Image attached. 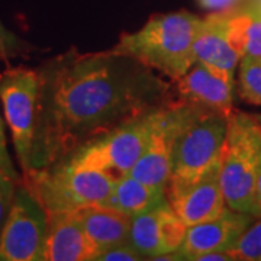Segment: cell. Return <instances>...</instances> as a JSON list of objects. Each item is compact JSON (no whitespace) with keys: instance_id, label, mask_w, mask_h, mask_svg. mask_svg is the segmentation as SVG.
<instances>
[{"instance_id":"cell-1","label":"cell","mask_w":261,"mask_h":261,"mask_svg":"<svg viewBox=\"0 0 261 261\" xmlns=\"http://www.w3.org/2000/svg\"><path fill=\"white\" fill-rule=\"evenodd\" d=\"M39 97L31 171L149 109L173 103V86L155 70L112 49L75 48L38 68Z\"/></svg>"},{"instance_id":"cell-2","label":"cell","mask_w":261,"mask_h":261,"mask_svg":"<svg viewBox=\"0 0 261 261\" xmlns=\"http://www.w3.org/2000/svg\"><path fill=\"white\" fill-rule=\"evenodd\" d=\"M202 19L190 12L152 16L135 32L122 34L112 51L177 80L196 63L195 41Z\"/></svg>"},{"instance_id":"cell-3","label":"cell","mask_w":261,"mask_h":261,"mask_svg":"<svg viewBox=\"0 0 261 261\" xmlns=\"http://www.w3.org/2000/svg\"><path fill=\"white\" fill-rule=\"evenodd\" d=\"M164 106L149 109L96 135L56 163L73 170L106 171L115 177L128 174L147 148Z\"/></svg>"},{"instance_id":"cell-4","label":"cell","mask_w":261,"mask_h":261,"mask_svg":"<svg viewBox=\"0 0 261 261\" xmlns=\"http://www.w3.org/2000/svg\"><path fill=\"white\" fill-rule=\"evenodd\" d=\"M228 116L195 108L178 132L166 195L195 183L221 166Z\"/></svg>"},{"instance_id":"cell-5","label":"cell","mask_w":261,"mask_h":261,"mask_svg":"<svg viewBox=\"0 0 261 261\" xmlns=\"http://www.w3.org/2000/svg\"><path fill=\"white\" fill-rule=\"evenodd\" d=\"M261 164V126L255 115L231 113L225 137L219 180L226 206L250 214Z\"/></svg>"},{"instance_id":"cell-6","label":"cell","mask_w":261,"mask_h":261,"mask_svg":"<svg viewBox=\"0 0 261 261\" xmlns=\"http://www.w3.org/2000/svg\"><path fill=\"white\" fill-rule=\"evenodd\" d=\"M115 178L106 171L73 170L58 163L22 174V181L34 192L47 212L103 205Z\"/></svg>"},{"instance_id":"cell-7","label":"cell","mask_w":261,"mask_h":261,"mask_svg":"<svg viewBox=\"0 0 261 261\" xmlns=\"http://www.w3.org/2000/svg\"><path fill=\"white\" fill-rule=\"evenodd\" d=\"M39 97L38 70L15 67L0 73V103L22 174L31 171Z\"/></svg>"},{"instance_id":"cell-8","label":"cell","mask_w":261,"mask_h":261,"mask_svg":"<svg viewBox=\"0 0 261 261\" xmlns=\"http://www.w3.org/2000/svg\"><path fill=\"white\" fill-rule=\"evenodd\" d=\"M48 212L22 180L0 231V261H44Z\"/></svg>"},{"instance_id":"cell-9","label":"cell","mask_w":261,"mask_h":261,"mask_svg":"<svg viewBox=\"0 0 261 261\" xmlns=\"http://www.w3.org/2000/svg\"><path fill=\"white\" fill-rule=\"evenodd\" d=\"M195 108L176 102L166 105L147 148L128 174L149 186L166 189L170 177L174 142Z\"/></svg>"},{"instance_id":"cell-10","label":"cell","mask_w":261,"mask_h":261,"mask_svg":"<svg viewBox=\"0 0 261 261\" xmlns=\"http://www.w3.org/2000/svg\"><path fill=\"white\" fill-rule=\"evenodd\" d=\"M233 75L196 61L173 86V102L231 116L233 112Z\"/></svg>"},{"instance_id":"cell-11","label":"cell","mask_w":261,"mask_h":261,"mask_svg":"<svg viewBox=\"0 0 261 261\" xmlns=\"http://www.w3.org/2000/svg\"><path fill=\"white\" fill-rule=\"evenodd\" d=\"M187 228L166 199L147 212L130 218L128 241L148 260L159 254L178 251L186 238Z\"/></svg>"},{"instance_id":"cell-12","label":"cell","mask_w":261,"mask_h":261,"mask_svg":"<svg viewBox=\"0 0 261 261\" xmlns=\"http://www.w3.org/2000/svg\"><path fill=\"white\" fill-rule=\"evenodd\" d=\"M252 221L254 218L250 214L226 207L214 219L189 226L186 238L178 251L185 255V260L189 261H193L195 257L205 252H228Z\"/></svg>"},{"instance_id":"cell-13","label":"cell","mask_w":261,"mask_h":261,"mask_svg":"<svg viewBox=\"0 0 261 261\" xmlns=\"http://www.w3.org/2000/svg\"><path fill=\"white\" fill-rule=\"evenodd\" d=\"M167 199L173 211L187 226L211 221L228 207L221 187L219 167L195 183L167 193Z\"/></svg>"},{"instance_id":"cell-14","label":"cell","mask_w":261,"mask_h":261,"mask_svg":"<svg viewBox=\"0 0 261 261\" xmlns=\"http://www.w3.org/2000/svg\"><path fill=\"white\" fill-rule=\"evenodd\" d=\"M97 248L86 237L73 211L48 212L44 261H94Z\"/></svg>"},{"instance_id":"cell-15","label":"cell","mask_w":261,"mask_h":261,"mask_svg":"<svg viewBox=\"0 0 261 261\" xmlns=\"http://www.w3.org/2000/svg\"><path fill=\"white\" fill-rule=\"evenodd\" d=\"M196 61L233 75L241 57L229 35L228 12H212L200 22L195 41Z\"/></svg>"},{"instance_id":"cell-16","label":"cell","mask_w":261,"mask_h":261,"mask_svg":"<svg viewBox=\"0 0 261 261\" xmlns=\"http://www.w3.org/2000/svg\"><path fill=\"white\" fill-rule=\"evenodd\" d=\"M75 221L86 237L94 244L97 252L128 241L130 216L105 205H89L73 211Z\"/></svg>"},{"instance_id":"cell-17","label":"cell","mask_w":261,"mask_h":261,"mask_svg":"<svg viewBox=\"0 0 261 261\" xmlns=\"http://www.w3.org/2000/svg\"><path fill=\"white\" fill-rule=\"evenodd\" d=\"M166 199V189L149 186L130 174H122L115 178L112 190L103 205L132 218L152 209Z\"/></svg>"},{"instance_id":"cell-18","label":"cell","mask_w":261,"mask_h":261,"mask_svg":"<svg viewBox=\"0 0 261 261\" xmlns=\"http://www.w3.org/2000/svg\"><path fill=\"white\" fill-rule=\"evenodd\" d=\"M229 35L243 58H261V5L228 10Z\"/></svg>"},{"instance_id":"cell-19","label":"cell","mask_w":261,"mask_h":261,"mask_svg":"<svg viewBox=\"0 0 261 261\" xmlns=\"http://www.w3.org/2000/svg\"><path fill=\"white\" fill-rule=\"evenodd\" d=\"M238 93L247 103L261 106V58H243L240 61Z\"/></svg>"},{"instance_id":"cell-20","label":"cell","mask_w":261,"mask_h":261,"mask_svg":"<svg viewBox=\"0 0 261 261\" xmlns=\"http://www.w3.org/2000/svg\"><path fill=\"white\" fill-rule=\"evenodd\" d=\"M228 252L233 261H261V219L252 221Z\"/></svg>"},{"instance_id":"cell-21","label":"cell","mask_w":261,"mask_h":261,"mask_svg":"<svg viewBox=\"0 0 261 261\" xmlns=\"http://www.w3.org/2000/svg\"><path fill=\"white\" fill-rule=\"evenodd\" d=\"M32 45L19 38L0 22V61L28 56L32 51Z\"/></svg>"},{"instance_id":"cell-22","label":"cell","mask_w":261,"mask_h":261,"mask_svg":"<svg viewBox=\"0 0 261 261\" xmlns=\"http://www.w3.org/2000/svg\"><path fill=\"white\" fill-rule=\"evenodd\" d=\"M145 260L140 252L137 251L129 241L121 244H115L102 251L97 252L94 261H141Z\"/></svg>"},{"instance_id":"cell-23","label":"cell","mask_w":261,"mask_h":261,"mask_svg":"<svg viewBox=\"0 0 261 261\" xmlns=\"http://www.w3.org/2000/svg\"><path fill=\"white\" fill-rule=\"evenodd\" d=\"M18 183L19 181H15L13 178H10L9 176L0 171V231L6 221V216L9 214L10 203H12Z\"/></svg>"},{"instance_id":"cell-24","label":"cell","mask_w":261,"mask_h":261,"mask_svg":"<svg viewBox=\"0 0 261 261\" xmlns=\"http://www.w3.org/2000/svg\"><path fill=\"white\" fill-rule=\"evenodd\" d=\"M0 171L5 173L6 176H9L10 178H13L15 181L22 180L13 161L10 159L8 142H6V132H5V121H3L2 115H0Z\"/></svg>"},{"instance_id":"cell-25","label":"cell","mask_w":261,"mask_h":261,"mask_svg":"<svg viewBox=\"0 0 261 261\" xmlns=\"http://www.w3.org/2000/svg\"><path fill=\"white\" fill-rule=\"evenodd\" d=\"M200 6L211 12H228L235 9L240 0H199Z\"/></svg>"},{"instance_id":"cell-26","label":"cell","mask_w":261,"mask_h":261,"mask_svg":"<svg viewBox=\"0 0 261 261\" xmlns=\"http://www.w3.org/2000/svg\"><path fill=\"white\" fill-rule=\"evenodd\" d=\"M250 215H251L254 219H261V164L260 170H258V174H257V181H255L254 195H252Z\"/></svg>"},{"instance_id":"cell-27","label":"cell","mask_w":261,"mask_h":261,"mask_svg":"<svg viewBox=\"0 0 261 261\" xmlns=\"http://www.w3.org/2000/svg\"><path fill=\"white\" fill-rule=\"evenodd\" d=\"M193 261H233V258L226 251H211L197 255L193 258Z\"/></svg>"},{"instance_id":"cell-28","label":"cell","mask_w":261,"mask_h":261,"mask_svg":"<svg viewBox=\"0 0 261 261\" xmlns=\"http://www.w3.org/2000/svg\"><path fill=\"white\" fill-rule=\"evenodd\" d=\"M255 118H257V121H258V123H260L261 126V115H255Z\"/></svg>"}]
</instances>
